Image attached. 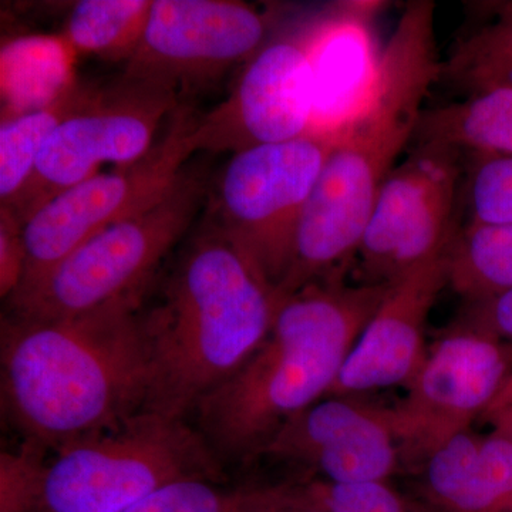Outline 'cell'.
<instances>
[{"instance_id": "30", "label": "cell", "mask_w": 512, "mask_h": 512, "mask_svg": "<svg viewBox=\"0 0 512 512\" xmlns=\"http://www.w3.org/2000/svg\"><path fill=\"white\" fill-rule=\"evenodd\" d=\"M238 512H323L301 500L288 484L241 490Z\"/></svg>"}, {"instance_id": "17", "label": "cell", "mask_w": 512, "mask_h": 512, "mask_svg": "<svg viewBox=\"0 0 512 512\" xmlns=\"http://www.w3.org/2000/svg\"><path fill=\"white\" fill-rule=\"evenodd\" d=\"M421 512H504L512 505V441L497 433L458 434L420 464Z\"/></svg>"}, {"instance_id": "8", "label": "cell", "mask_w": 512, "mask_h": 512, "mask_svg": "<svg viewBox=\"0 0 512 512\" xmlns=\"http://www.w3.org/2000/svg\"><path fill=\"white\" fill-rule=\"evenodd\" d=\"M194 120L190 111L180 107L167 133L143 160L93 175L40 205L23 222L25 276L9 302L32 292L60 262L103 229L163 200L194 154L190 144Z\"/></svg>"}, {"instance_id": "32", "label": "cell", "mask_w": 512, "mask_h": 512, "mask_svg": "<svg viewBox=\"0 0 512 512\" xmlns=\"http://www.w3.org/2000/svg\"><path fill=\"white\" fill-rule=\"evenodd\" d=\"M512 404V373L511 376L508 377L507 382H505L503 389L498 392L497 396L494 397L493 403L488 407L487 412L493 413L497 412V410L504 409V407L511 406Z\"/></svg>"}, {"instance_id": "29", "label": "cell", "mask_w": 512, "mask_h": 512, "mask_svg": "<svg viewBox=\"0 0 512 512\" xmlns=\"http://www.w3.org/2000/svg\"><path fill=\"white\" fill-rule=\"evenodd\" d=\"M460 322L512 345V291L491 301L468 305Z\"/></svg>"}, {"instance_id": "3", "label": "cell", "mask_w": 512, "mask_h": 512, "mask_svg": "<svg viewBox=\"0 0 512 512\" xmlns=\"http://www.w3.org/2000/svg\"><path fill=\"white\" fill-rule=\"evenodd\" d=\"M274 285L210 224L181 255L164 301L146 312L151 387L146 410L184 419L269 335Z\"/></svg>"}, {"instance_id": "10", "label": "cell", "mask_w": 512, "mask_h": 512, "mask_svg": "<svg viewBox=\"0 0 512 512\" xmlns=\"http://www.w3.org/2000/svg\"><path fill=\"white\" fill-rule=\"evenodd\" d=\"M463 156L416 146L384 181L367 221L352 271L355 284L392 286L426 262L446 255L460 224Z\"/></svg>"}, {"instance_id": "11", "label": "cell", "mask_w": 512, "mask_h": 512, "mask_svg": "<svg viewBox=\"0 0 512 512\" xmlns=\"http://www.w3.org/2000/svg\"><path fill=\"white\" fill-rule=\"evenodd\" d=\"M180 97L158 84L120 77L96 87L92 97L53 131L42 148L32 180L10 210L28 220L50 198L101 173L103 165L128 167L156 147L165 117Z\"/></svg>"}, {"instance_id": "2", "label": "cell", "mask_w": 512, "mask_h": 512, "mask_svg": "<svg viewBox=\"0 0 512 512\" xmlns=\"http://www.w3.org/2000/svg\"><path fill=\"white\" fill-rule=\"evenodd\" d=\"M436 5L410 2L383 46L369 99L340 130L303 211L281 298L316 282L345 281L379 192L414 141L424 101L441 79Z\"/></svg>"}, {"instance_id": "25", "label": "cell", "mask_w": 512, "mask_h": 512, "mask_svg": "<svg viewBox=\"0 0 512 512\" xmlns=\"http://www.w3.org/2000/svg\"><path fill=\"white\" fill-rule=\"evenodd\" d=\"M467 224H512V156L470 157Z\"/></svg>"}, {"instance_id": "6", "label": "cell", "mask_w": 512, "mask_h": 512, "mask_svg": "<svg viewBox=\"0 0 512 512\" xmlns=\"http://www.w3.org/2000/svg\"><path fill=\"white\" fill-rule=\"evenodd\" d=\"M207 194L204 177L185 168L163 200L103 229L32 292L9 302L12 316L70 318L148 289L158 266L197 218Z\"/></svg>"}, {"instance_id": "19", "label": "cell", "mask_w": 512, "mask_h": 512, "mask_svg": "<svg viewBox=\"0 0 512 512\" xmlns=\"http://www.w3.org/2000/svg\"><path fill=\"white\" fill-rule=\"evenodd\" d=\"M76 55L62 36L9 40L0 53L2 120L49 106L77 83Z\"/></svg>"}, {"instance_id": "13", "label": "cell", "mask_w": 512, "mask_h": 512, "mask_svg": "<svg viewBox=\"0 0 512 512\" xmlns=\"http://www.w3.org/2000/svg\"><path fill=\"white\" fill-rule=\"evenodd\" d=\"M276 16L238 0H154L124 79L174 93L220 79L274 33Z\"/></svg>"}, {"instance_id": "21", "label": "cell", "mask_w": 512, "mask_h": 512, "mask_svg": "<svg viewBox=\"0 0 512 512\" xmlns=\"http://www.w3.org/2000/svg\"><path fill=\"white\" fill-rule=\"evenodd\" d=\"M448 285L468 305L512 291V224H466L447 252Z\"/></svg>"}, {"instance_id": "1", "label": "cell", "mask_w": 512, "mask_h": 512, "mask_svg": "<svg viewBox=\"0 0 512 512\" xmlns=\"http://www.w3.org/2000/svg\"><path fill=\"white\" fill-rule=\"evenodd\" d=\"M147 291L70 318L3 319L2 404L26 440L59 451L146 410Z\"/></svg>"}, {"instance_id": "27", "label": "cell", "mask_w": 512, "mask_h": 512, "mask_svg": "<svg viewBox=\"0 0 512 512\" xmlns=\"http://www.w3.org/2000/svg\"><path fill=\"white\" fill-rule=\"evenodd\" d=\"M241 490L224 491L212 481H175L123 512H238Z\"/></svg>"}, {"instance_id": "23", "label": "cell", "mask_w": 512, "mask_h": 512, "mask_svg": "<svg viewBox=\"0 0 512 512\" xmlns=\"http://www.w3.org/2000/svg\"><path fill=\"white\" fill-rule=\"evenodd\" d=\"M154 0H80L73 3L63 40L77 56L128 62L146 30Z\"/></svg>"}, {"instance_id": "28", "label": "cell", "mask_w": 512, "mask_h": 512, "mask_svg": "<svg viewBox=\"0 0 512 512\" xmlns=\"http://www.w3.org/2000/svg\"><path fill=\"white\" fill-rule=\"evenodd\" d=\"M26 269L23 224L10 208L0 212V295L12 298L22 284Z\"/></svg>"}, {"instance_id": "12", "label": "cell", "mask_w": 512, "mask_h": 512, "mask_svg": "<svg viewBox=\"0 0 512 512\" xmlns=\"http://www.w3.org/2000/svg\"><path fill=\"white\" fill-rule=\"evenodd\" d=\"M512 373V345L458 322L390 409L403 464L417 468L483 417Z\"/></svg>"}, {"instance_id": "16", "label": "cell", "mask_w": 512, "mask_h": 512, "mask_svg": "<svg viewBox=\"0 0 512 512\" xmlns=\"http://www.w3.org/2000/svg\"><path fill=\"white\" fill-rule=\"evenodd\" d=\"M379 6L348 2L326 8L313 47L315 107L309 133L333 136L369 99L383 52L373 28Z\"/></svg>"}, {"instance_id": "22", "label": "cell", "mask_w": 512, "mask_h": 512, "mask_svg": "<svg viewBox=\"0 0 512 512\" xmlns=\"http://www.w3.org/2000/svg\"><path fill=\"white\" fill-rule=\"evenodd\" d=\"M96 86L77 82L39 110L2 120L0 126V198L12 207L32 180L42 148L60 124L92 97Z\"/></svg>"}, {"instance_id": "31", "label": "cell", "mask_w": 512, "mask_h": 512, "mask_svg": "<svg viewBox=\"0 0 512 512\" xmlns=\"http://www.w3.org/2000/svg\"><path fill=\"white\" fill-rule=\"evenodd\" d=\"M483 417L493 426L494 431L512 441V404L497 412L485 414Z\"/></svg>"}, {"instance_id": "24", "label": "cell", "mask_w": 512, "mask_h": 512, "mask_svg": "<svg viewBox=\"0 0 512 512\" xmlns=\"http://www.w3.org/2000/svg\"><path fill=\"white\" fill-rule=\"evenodd\" d=\"M288 485L301 500L323 512H421L387 481L339 484L308 477Z\"/></svg>"}, {"instance_id": "15", "label": "cell", "mask_w": 512, "mask_h": 512, "mask_svg": "<svg viewBox=\"0 0 512 512\" xmlns=\"http://www.w3.org/2000/svg\"><path fill=\"white\" fill-rule=\"evenodd\" d=\"M447 285L446 254L390 286L329 396H353L412 382L429 352L424 345L427 319Z\"/></svg>"}, {"instance_id": "33", "label": "cell", "mask_w": 512, "mask_h": 512, "mask_svg": "<svg viewBox=\"0 0 512 512\" xmlns=\"http://www.w3.org/2000/svg\"><path fill=\"white\" fill-rule=\"evenodd\" d=\"M504 512H512V505H511V507H510V508H508V510H507V511H504Z\"/></svg>"}, {"instance_id": "7", "label": "cell", "mask_w": 512, "mask_h": 512, "mask_svg": "<svg viewBox=\"0 0 512 512\" xmlns=\"http://www.w3.org/2000/svg\"><path fill=\"white\" fill-rule=\"evenodd\" d=\"M333 136H306L234 154L214 185L211 227L278 286L292 265L303 211Z\"/></svg>"}, {"instance_id": "9", "label": "cell", "mask_w": 512, "mask_h": 512, "mask_svg": "<svg viewBox=\"0 0 512 512\" xmlns=\"http://www.w3.org/2000/svg\"><path fill=\"white\" fill-rule=\"evenodd\" d=\"M326 9L275 29L239 73L227 99L195 119L192 151L242 153L311 131L315 107L313 47Z\"/></svg>"}, {"instance_id": "26", "label": "cell", "mask_w": 512, "mask_h": 512, "mask_svg": "<svg viewBox=\"0 0 512 512\" xmlns=\"http://www.w3.org/2000/svg\"><path fill=\"white\" fill-rule=\"evenodd\" d=\"M46 448L25 440L16 451L0 454V512H35L49 463Z\"/></svg>"}, {"instance_id": "20", "label": "cell", "mask_w": 512, "mask_h": 512, "mask_svg": "<svg viewBox=\"0 0 512 512\" xmlns=\"http://www.w3.org/2000/svg\"><path fill=\"white\" fill-rule=\"evenodd\" d=\"M476 19L457 37L441 77L467 96L512 86V2L471 6Z\"/></svg>"}, {"instance_id": "4", "label": "cell", "mask_w": 512, "mask_h": 512, "mask_svg": "<svg viewBox=\"0 0 512 512\" xmlns=\"http://www.w3.org/2000/svg\"><path fill=\"white\" fill-rule=\"evenodd\" d=\"M389 289L316 282L282 298L262 345L195 409L211 447L255 456L285 421L329 396Z\"/></svg>"}, {"instance_id": "14", "label": "cell", "mask_w": 512, "mask_h": 512, "mask_svg": "<svg viewBox=\"0 0 512 512\" xmlns=\"http://www.w3.org/2000/svg\"><path fill=\"white\" fill-rule=\"evenodd\" d=\"M258 454L339 484L389 481L403 464L390 409L353 396H328L295 414Z\"/></svg>"}, {"instance_id": "18", "label": "cell", "mask_w": 512, "mask_h": 512, "mask_svg": "<svg viewBox=\"0 0 512 512\" xmlns=\"http://www.w3.org/2000/svg\"><path fill=\"white\" fill-rule=\"evenodd\" d=\"M414 143L448 148L461 156H512V86L424 109Z\"/></svg>"}, {"instance_id": "5", "label": "cell", "mask_w": 512, "mask_h": 512, "mask_svg": "<svg viewBox=\"0 0 512 512\" xmlns=\"http://www.w3.org/2000/svg\"><path fill=\"white\" fill-rule=\"evenodd\" d=\"M217 453L184 419L143 410L116 429L60 448L35 512H123L158 488L221 480Z\"/></svg>"}]
</instances>
